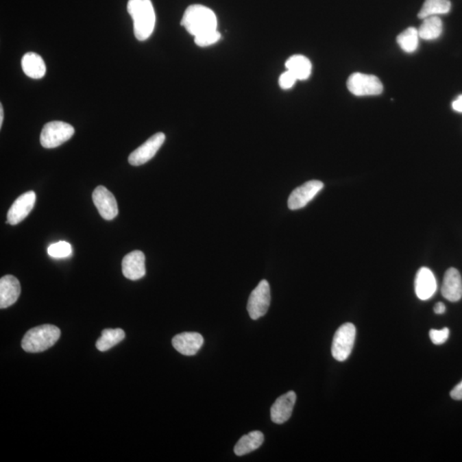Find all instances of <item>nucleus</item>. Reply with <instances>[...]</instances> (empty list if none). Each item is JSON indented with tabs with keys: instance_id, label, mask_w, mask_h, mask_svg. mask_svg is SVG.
Masks as SVG:
<instances>
[{
	"instance_id": "nucleus-20",
	"label": "nucleus",
	"mask_w": 462,
	"mask_h": 462,
	"mask_svg": "<svg viewBox=\"0 0 462 462\" xmlns=\"http://www.w3.org/2000/svg\"><path fill=\"white\" fill-rule=\"evenodd\" d=\"M285 66L300 81L306 80L312 73L311 62L302 55H294L289 58Z\"/></svg>"
},
{
	"instance_id": "nucleus-13",
	"label": "nucleus",
	"mask_w": 462,
	"mask_h": 462,
	"mask_svg": "<svg viewBox=\"0 0 462 462\" xmlns=\"http://www.w3.org/2000/svg\"><path fill=\"white\" fill-rule=\"evenodd\" d=\"M296 402V394L289 391L279 396L271 409V418L275 424H284L291 418Z\"/></svg>"
},
{
	"instance_id": "nucleus-24",
	"label": "nucleus",
	"mask_w": 462,
	"mask_h": 462,
	"mask_svg": "<svg viewBox=\"0 0 462 462\" xmlns=\"http://www.w3.org/2000/svg\"><path fill=\"white\" fill-rule=\"evenodd\" d=\"M419 31L415 27H409L398 36L400 47L406 53H413L419 46Z\"/></svg>"
},
{
	"instance_id": "nucleus-26",
	"label": "nucleus",
	"mask_w": 462,
	"mask_h": 462,
	"mask_svg": "<svg viewBox=\"0 0 462 462\" xmlns=\"http://www.w3.org/2000/svg\"><path fill=\"white\" fill-rule=\"evenodd\" d=\"M220 38H221V34H220L218 30H215L212 31V32L195 37V42L199 47H206L218 42Z\"/></svg>"
},
{
	"instance_id": "nucleus-30",
	"label": "nucleus",
	"mask_w": 462,
	"mask_h": 462,
	"mask_svg": "<svg viewBox=\"0 0 462 462\" xmlns=\"http://www.w3.org/2000/svg\"><path fill=\"white\" fill-rule=\"evenodd\" d=\"M446 312V306L443 302L437 303L435 306H434V313H435L436 315H443V313Z\"/></svg>"
},
{
	"instance_id": "nucleus-11",
	"label": "nucleus",
	"mask_w": 462,
	"mask_h": 462,
	"mask_svg": "<svg viewBox=\"0 0 462 462\" xmlns=\"http://www.w3.org/2000/svg\"><path fill=\"white\" fill-rule=\"evenodd\" d=\"M93 201L103 219L112 220L119 215V206L115 196L104 186H99L95 189Z\"/></svg>"
},
{
	"instance_id": "nucleus-22",
	"label": "nucleus",
	"mask_w": 462,
	"mask_h": 462,
	"mask_svg": "<svg viewBox=\"0 0 462 462\" xmlns=\"http://www.w3.org/2000/svg\"><path fill=\"white\" fill-rule=\"evenodd\" d=\"M450 10V0H426L418 16L420 19H425L428 16L444 15L449 13Z\"/></svg>"
},
{
	"instance_id": "nucleus-6",
	"label": "nucleus",
	"mask_w": 462,
	"mask_h": 462,
	"mask_svg": "<svg viewBox=\"0 0 462 462\" xmlns=\"http://www.w3.org/2000/svg\"><path fill=\"white\" fill-rule=\"evenodd\" d=\"M348 90L355 96H374L382 94L384 86L374 75L354 73L348 79Z\"/></svg>"
},
{
	"instance_id": "nucleus-4",
	"label": "nucleus",
	"mask_w": 462,
	"mask_h": 462,
	"mask_svg": "<svg viewBox=\"0 0 462 462\" xmlns=\"http://www.w3.org/2000/svg\"><path fill=\"white\" fill-rule=\"evenodd\" d=\"M73 126L61 121H53L43 127L40 134V144L45 148H55L66 143L74 136Z\"/></svg>"
},
{
	"instance_id": "nucleus-7",
	"label": "nucleus",
	"mask_w": 462,
	"mask_h": 462,
	"mask_svg": "<svg viewBox=\"0 0 462 462\" xmlns=\"http://www.w3.org/2000/svg\"><path fill=\"white\" fill-rule=\"evenodd\" d=\"M270 304V284L267 280H262L251 293L248 299L247 309L250 318L256 320L267 315Z\"/></svg>"
},
{
	"instance_id": "nucleus-17",
	"label": "nucleus",
	"mask_w": 462,
	"mask_h": 462,
	"mask_svg": "<svg viewBox=\"0 0 462 462\" xmlns=\"http://www.w3.org/2000/svg\"><path fill=\"white\" fill-rule=\"evenodd\" d=\"M442 295L448 301L456 302L462 297V279L459 271L450 268L444 275Z\"/></svg>"
},
{
	"instance_id": "nucleus-29",
	"label": "nucleus",
	"mask_w": 462,
	"mask_h": 462,
	"mask_svg": "<svg viewBox=\"0 0 462 462\" xmlns=\"http://www.w3.org/2000/svg\"><path fill=\"white\" fill-rule=\"evenodd\" d=\"M450 396L457 401H462V380L451 391Z\"/></svg>"
},
{
	"instance_id": "nucleus-10",
	"label": "nucleus",
	"mask_w": 462,
	"mask_h": 462,
	"mask_svg": "<svg viewBox=\"0 0 462 462\" xmlns=\"http://www.w3.org/2000/svg\"><path fill=\"white\" fill-rule=\"evenodd\" d=\"M36 202V195L34 191L24 193L14 202L7 215V223L19 225L29 216Z\"/></svg>"
},
{
	"instance_id": "nucleus-23",
	"label": "nucleus",
	"mask_w": 462,
	"mask_h": 462,
	"mask_svg": "<svg viewBox=\"0 0 462 462\" xmlns=\"http://www.w3.org/2000/svg\"><path fill=\"white\" fill-rule=\"evenodd\" d=\"M125 339V332L122 329H105L101 333V339L96 343V348L99 351L106 352L119 344Z\"/></svg>"
},
{
	"instance_id": "nucleus-19",
	"label": "nucleus",
	"mask_w": 462,
	"mask_h": 462,
	"mask_svg": "<svg viewBox=\"0 0 462 462\" xmlns=\"http://www.w3.org/2000/svg\"><path fill=\"white\" fill-rule=\"evenodd\" d=\"M264 441V434L260 430H254V432L241 437V439L238 441L236 446H234V452L238 457L245 456V454L258 450L263 444Z\"/></svg>"
},
{
	"instance_id": "nucleus-2",
	"label": "nucleus",
	"mask_w": 462,
	"mask_h": 462,
	"mask_svg": "<svg viewBox=\"0 0 462 462\" xmlns=\"http://www.w3.org/2000/svg\"><path fill=\"white\" fill-rule=\"evenodd\" d=\"M181 23L194 37L212 32L218 27V19L215 13L208 7L202 5L188 7Z\"/></svg>"
},
{
	"instance_id": "nucleus-14",
	"label": "nucleus",
	"mask_w": 462,
	"mask_h": 462,
	"mask_svg": "<svg viewBox=\"0 0 462 462\" xmlns=\"http://www.w3.org/2000/svg\"><path fill=\"white\" fill-rule=\"evenodd\" d=\"M204 344V339L197 332H184L178 334L172 339V345L179 353L192 356L198 353Z\"/></svg>"
},
{
	"instance_id": "nucleus-16",
	"label": "nucleus",
	"mask_w": 462,
	"mask_h": 462,
	"mask_svg": "<svg viewBox=\"0 0 462 462\" xmlns=\"http://www.w3.org/2000/svg\"><path fill=\"white\" fill-rule=\"evenodd\" d=\"M21 285L19 279L6 275L0 279V308L12 306L19 298Z\"/></svg>"
},
{
	"instance_id": "nucleus-8",
	"label": "nucleus",
	"mask_w": 462,
	"mask_h": 462,
	"mask_svg": "<svg viewBox=\"0 0 462 462\" xmlns=\"http://www.w3.org/2000/svg\"><path fill=\"white\" fill-rule=\"evenodd\" d=\"M322 182L313 180L305 182L304 184L296 188L289 195L288 206L291 210H298L304 208L322 191Z\"/></svg>"
},
{
	"instance_id": "nucleus-28",
	"label": "nucleus",
	"mask_w": 462,
	"mask_h": 462,
	"mask_svg": "<svg viewBox=\"0 0 462 462\" xmlns=\"http://www.w3.org/2000/svg\"><path fill=\"white\" fill-rule=\"evenodd\" d=\"M297 80V78L295 77V75L291 73V71H285L284 73H282L279 78V85H280L281 88L282 89H289L295 84V82Z\"/></svg>"
},
{
	"instance_id": "nucleus-1",
	"label": "nucleus",
	"mask_w": 462,
	"mask_h": 462,
	"mask_svg": "<svg viewBox=\"0 0 462 462\" xmlns=\"http://www.w3.org/2000/svg\"><path fill=\"white\" fill-rule=\"evenodd\" d=\"M127 12L132 17L134 33L138 40L144 41L153 34L156 16L151 0H129Z\"/></svg>"
},
{
	"instance_id": "nucleus-3",
	"label": "nucleus",
	"mask_w": 462,
	"mask_h": 462,
	"mask_svg": "<svg viewBox=\"0 0 462 462\" xmlns=\"http://www.w3.org/2000/svg\"><path fill=\"white\" fill-rule=\"evenodd\" d=\"M60 330L53 325L34 327L25 334L22 341L24 351L40 353L53 347L60 339Z\"/></svg>"
},
{
	"instance_id": "nucleus-32",
	"label": "nucleus",
	"mask_w": 462,
	"mask_h": 462,
	"mask_svg": "<svg viewBox=\"0 0 462 462\" xmlns=\"http://www.w3.org/2000/svg\"><path fill=\"white\" fill-rule=\"evenodd\" d=\"M3 106L0 105V127H1L3 125Z\"/></svg>"
},
{
	"instance_id": "nucleus-5",
	"label": "nucleus",
	"mask_w": 462,
	"mask_h": 462,
	"mask_svg": "<svg viewBox=\"0 0 462 462\" xmlns=\"http://www.w3.org/2000/svg\"><path fill=\"white\" fill-rule=\"evenodd\" d=\"M356 337V328L351 323L344 324L337 330L334 336L332 354L337 361H346L351 354Z\"/></svg>"
},
{
	"instance_id": "nucleus-9",
	"label": "nucleus",
	"mask_w": 462,
	"mask_h": 462,
	"mask_svg": "<svg viewBox=\"0 0 462 462\" xmlns=\"http://www.w3.org/2000/svg\"><path fill=\"white\" fill-rule=\"evenodd\" d=\"M165 141L164 133H157L150 137L146 143L141 145L137 149L131 153L129 157V163L134 167H140L151 160L160 150Z\"/></svg>"
},
{
	"instance_id": "nucleus-12",
	"label": "nucleus",
	"mask_w": 462,
	"mask_h": 462,
	"mask_svg": "<svg viewBox=\"0 0 462 462\" xmlns=\"http://www.w3.org/2000/svg\"><path fill=\"white\" fill-rule=\"evenodd\" d=\"M146 258L143 252L136 250L130 252L122 262V271L124 277L130 280H138L146 275Z\"/></svg>"
},
{
	"instance_id": "nucleus-25",
	"label": "nucleus",
	"mask_w": 462,
	"mask_h": 462,
	"mask_svg": "<svg viewBox=\"0 0 462 462\" xmlns=\"http://www.w3.org/2000/svg\"><path fill=\"white\" fill-rule=\"evenodd\" d=\"M48 254L55 258H64L71 256L72 247L67 241H58L51 244L47 250Z\"/></svg>"
},
{
	"instance_id": "nucleus-15",
	"label": "nucleus",
	"mask_w": 462,
	"mask_h": 462,
	"mask_svg": "<svg viewBox=\"0 0 462 462\" xmlns=\"http://www.w3.org/2000/svg\"><path fill=\"white\" fill-rule=\"evenodd\" d=\"M437 289L435 276L429 268H420L415 278V293L420 300L427 301L432 298Z\"/></svg>"
},
{
	"instance_id": "nucleus-21",
	"label": "nucleus",
	"mask_w": 462,
	"mask_h": 462,
	"mask_svg": "<svg viewBox=\"0 0 462 462\" xmlns=\"http://www.w3.org/2000/svg\"><path fill=\"white\" fill-rule=\"evenodd\" d=\"M423 20L418 30L420 38L426 40L437 39L443 33L442 20L437 16H428Z\"/></svg>"
},
{
	"instance_id": "nucleus-31",
	"label": "nucleus",
	"mask_w": 462,
	"mask_h": 462,
	"mask_svg": "<svg viewBox=\"0 0 462 462\" xmlns=\"http://www.w3.org/2000/svg\"><path fill=\"white\" fill-rule=\"evenodd\" d=\"M452 108L457 112H462V95H460L456 101L453 102Z\"/></svg>"
},
{
	"instance_id": "nucleus-27",
	"label": "nucleus",
	"mask_w": 462,
	"mask_h": 462,
	"mask_svg": "<svg viewBox=\"0 0 462 462\" xmlns=\"http://www.w3.org/2000/svg\"><path fill=\"white\" fill-rule=\"evenodd\" d=\"M449 337L450 330L448 328H443L440 330H430V339L434 344H436V345H441V344L446 343L448 339H449Z\"/></svg>"
},
{
	"instance_id": "nucleus-18",
	"label": "nucleus",
	"mask_w": 462,
	"mask_h": 462,
	"mask_svg": "<svg viewBox=\"0 0 462 462\" xmlns=\"http://www.w3.org/2000/svg\"><path fill=\"white\" fill-rule=\"evenodd\" d=\"M24 74L30 78L40 79L46 75L47 67L43 58L39 54L27 53L22 58Z\"/></svg>"
}]
</instances>
